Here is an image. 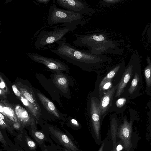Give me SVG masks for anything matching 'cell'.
<instances>
[{
    "label": "cell",
    "mask_w": 151,
    "mask_h": 151,
    "mask_svg": "<svg viewBox=\"0 0 151 151\" xmlns=\"http://www.w3.org/2000/svg\"><path fill=\"white\" fill-rule=\"evenodd\" d=\"M7 94L5 92L0 89V96L1 99H4L7 98Z\"/></svg>",
    "instance_id": "obj_32"
},
{
    "label": "cell",
    "mask_w": 151,
    "mask_h": 151,
    "mask_svg": "<svg viewBox=\"0 0 151 151\" xmlns=\"http://www.w3.org/2000/svg\"><path fill=\"white\" fill-rule=\"evenodd\" d=\"M28 57L32 60L44 65L48 68L58 71H68L66 64L58 60L47 57L37 53H29Z\"/></svg>",
    "instance_id": "obj_7"
},
{
    "label": "cell",
    "mask_w": 151,
    "mask_h": 151,
    "mask_svg": "<svg viewBox=\"0 0 151 151\" xmlns=\"http://www.w3.org/2000/svg\"><path fill=\"white\" fill-rule=\"evenodd\" d=\"M0 89L1 90L7 94L9 93V90L6 86V83L1 75L0 76Z\"/></svg>",
    "instance_id": "obj_25"
},
{
    "label": "cell",
    "mask_w": 151,
    "mask_h": 151,
    "mask_svg": "<svg viewBox=\"0 0 151 151\" xmlns=\"http://www.w3.org/2000/svg\"></svg>",
    "instance_id": "obj_38"
},
{
    "label": "cell",
    "mask_w": 151,
    "mask_h": 151,
    "mask_svg": "<svg viewBox=\"0 0 151 151\" xmlns=\"http://www.w3.org/2000/svg\"><path fill=\"white\" fill-rule=\"evenodd\" d=\"M111 128L113 149H114L116 147V139L117 133V124L116 119L113 117H111Z\"/></svg>",
    "instance_id": "obj_22"
},
{
    "label": "cell",
    "mask_w": 151,
    "mask_h": 151,
    "mask_svg": "<svg viewBox=\"0 0 151 151\" xmlns=\"http://www.w3.org/2000/svg\"><path fill=\"white\" fill-rule=\"evenodd\" d=\"M59 6L66 10L80 14L83 15H91L96 11L92 9L85 0H57Z\"/></svg>",
    "instance_id": "obj_6"
},
{
    "label": "cell",
    "mask_w": 151,
    "mask_h": 151,
    "mask_svg": "<svg viewBox=\"0 0 151 151\" xmlns=\"http://www.w3.org/2000/svg\"><path fill=\"white\" fill-rule=\"evenodd\" d=\"M0 112L13 123L19 122L16 115L13 105L7 100H0Z\"/></svg>",
    "instance_id": "obj_16"
},
{
    "label": "cell",
    "mask_w": 151,
    "mask_h": 151,
    "mask_svg": "<svg viewBox=\"0 0 151 151\" xmlns=\"http://www.w3.org/2000/svg\"><path fill=\"white\" fill-rule=\"evenodd\" d=\"M122 1V0H102L100 1L99 3L103 6L109 7Z\"/></svg>",
    "instance_id": "obj_23"
},
{
    "label": "cell",
    "mask_w": 151,
    "mask_h": 151,
    "mask_svg": "<svg viewBox=\"0 0 151 151\" xmlns=\"http://www.w3.org/2000/svg\"><path fill=\"white\" fill-rule=\"evenodd\" d=\"M64 37L57 41V47L51 50L52 52L82 70L90 72L100 73L103 72L107 64L112 59L104 55H97L89 50L78 49L66 41Z\"/></svg>",
    "instance_id": "obj_1"
},
{
    "label": "cell",
    "mask_w": 151,
    "mask_h": 151,
    "mask_svg": "<svg viewBox=\"0 0 151 151\" xmlns=\"http://www.w3.org/2000/svg\"><path fill=\"white\" fill-rule=\"evenodd\" d=\"M127 98H122L119 99L116 101L117 106L119 107H122L125 105V104L127 102Z\"/></svg>",
    "instance_id": "obj_28"
},
{
    "label": "cell",
    "mask_w": 151,
    "mask_h": 151,
    "mask_svg": "<svg viewBox=\"0 0 151 151\" xmlns=\"http://www.w3.org/2000/svg\"><path fill=\"white\" fill-rule=\"evenodd\" d=\"M118 46V42L111 38L96 44L88 50L97 55L116 54L120 50Z\"/></svg>",
    "instance_id": "obj_9"
},
{
    "label": "cell",
    "mask_w": 151,
    "mask_h": 151,
    "mask_svg": "<svg viewBox=\"0 0 151 151\" xmlns=\"http://www.w3.org/2000/svg\"><path fill=\"white\" fill-rule=\"evenodd\" d=\"M32 132L33 136L38 139L43 140L45 138V136L44 134L40 131H35L32 130Z\"/></svg>",
    "instance_id": "obj_27"
},
{
    "label": "cell",
    "mask_w": 151,
    "mask_h": 151,
    "mask_svg": "<svg viewBox=\"0 0 151 151\" xmlns=\"http://www.w3.org/2000/svg\"><path fill=\"white\" fill-rule=\"evenodd\" d=\"M50 0H36V1L40 3H43L44 4H47Z\"/></svg>",
    "instance_id": "obj_34"
},
{
    "label": "cell",
    "mask_w": 151,
    "mask_h": 151,
    "mask_svg": "<svg viewBox=\"0 0 151 151\" xmlns=\"http://www.w3.org/2000/svg\"><path fill=\"white\" fill-rule=\"evenodd\" d=\"M47 20L49 25L63 24L60 25L69 27L73 31L78 25H83L85 23L83 15L58 8L54 4L50 6Z\"/></svg>",
    "instance_id": "obj_2"
},
{
    "label": "cell",
    "mask_w": 151,
    "mask_h": 151,
    "mask_svg": "<svg viewBox=\"0 0 151 151\" xmlns=\"http://www.w3.org/2000/svg\"><path fill=\"white\" fill-rule=\"evenodd\" d=\"M13 105L17 119L23 127L28 126L31 124L32 116L27 110L19 105Z\"/></svg>",
    "instance_id": "obj_15"
},
{
    "label": "cell",
    "mask_w": 151,
    "mask_h": 151,
    "mask_svg": "<svg viewBox=\"0 0 151 151\" xmlns=\"http://www.w3.org/2000/svg\"><path fill=\"white\" fill-rule=\"evenodd\" d=\"M15 84L23 96L35 107L38 111L41 113V108L31 87L19 81L17 82Z\"/></svg>",
    "instance_id": "obj_12"
},
{
    "label": "cell",
    "mask_w": 151,
    "mask_h": 151,
    "mask_svg": "<svg viewBox=\"0 0 151 151\" xmlns=\"http://www.w3.org/2000/svg\"><path fill=\"white\" fill-rule=\"evenodd\" d=\"M125 67L124 61H122L117 64L108 73L101 81L99 86V90L101 91L105 84L112 80L118 72L124 70Z\"/></svg>",
    "instance_id": "obj_20"
},
{
    "label": "cell",
    "mask_w": 151,
    "mask_h": 151,
    "mask_svg": "<svg viewBox=\"0 0 151 151\" xmlns=\"http://www.w3.org/2000/svg\"><path fill=\"white\" fill-rule=\"evenodd\" d=\"M147 65L144 70L143 73L146 91L151 92V62L149 57L147 58Z\"/></svg>",
    "instance_id": "obj_21"
},
{
    "label": "cell",
    "mask_w": 151,
    "mask_h": 151,
    "mask_svg": "<svg viewBox=\"0 0 151 151\" xmlns=\"http://www.w3.org/2000/svg\"><path fill=\"white\" fill-rule=\"evenodd\" d=\"M55 75L53 82L61 91L67 93L69 91V81L67 77L60 71Z\"/></svg>",
    "instance_id": "obj_18"
},
{
    "label": "cell",
    "mask_w": 151,
    "mask_h": 151,
    "mask_svg": "<svg viewBox=\"0 0 151 151\" xmlns=\"http://www.w3.org/2000/svg\"><path fill=\"white\" fill-rule=\"evenodd\" d=\"M0 141L4 145H6V141L1 131H0Z\"/></svg>",
    "instance_id": "obj_31"
},
{
    "label": "cell",
    "mask_w": 151,
    "mask_h": 151,
    "mask_svg": "<svg viewBox=\"0 0 151 151\" xmlns=\"http://www.w3.org/2000/svg\"><path fill=\"white\" fill-rule=\"evenodd\" d=\"M12 88L16 96L22 102L29 113L35 119H38L41 113L38 111L35 107L23 96L15 84L13 85Z\"/></svg>",
    "instance_id": "obj_14"
},
{
    "label": "cell",
    "mask_w": 151,
    "mask_h": 151,
    "mask_svg": "<svg viewBox=\"0 0 151 151\" xmlns=\"http://www.w3.org/2000/svg\"><path fill=\"white\" fill-rule=\"evenodd\" d=\"M133 122L132 119L128 122L127 116H125L123 123L120 126L117 133L118 137L120 139L124 149L128 150L132 146L131 138Z\"/></svg>",
    "instance_id": "obj_10"
},
{
    "label": "cell",
    "mask_w": 151,
    "mask_h": 151,
    "mask_svg": "<svg viewBox=\"0 0 151 151\" xmlns=\"http://www.w3.org/2000/svg\"><path fill=\"white\" fill-rule=\"evenodd\" d=\"M25 140L30 150H34L36 149V143L29 136L27 135L25 136Z\"/></svg>",
    "instance_id": "obj_24"
},
{
    "label": "cell",
    "mask_w": 151,
    "mask_h": 151,
    "mask_svg": "<svg viewBox=\"0 0 151 151\" xmlns=\"http://www.w3.org/2000/svg\"><path fill=\"white\" fill-rule=\"evenodd\" d=\"M122 149L123 147L121 145L119 144L114 149H113L112 151H120Z\"/></svg>",
    "instance_id": "obj_33"
},
{
    "label": "cell",
    "mask_w": 151,
    "mask_h": 151,
    "mask_svg": "<svg viewBox=\"0 0 151 151\" xmlns=\"http://www.w3.org/2000/svg\"><path fill=\"white\" fill-rule=\"evenodd\" d=\"M118 85V83L108 90L99 101L101 116L104 115L110 108Z\"/></svg>",
    "instance_id": "obj_13"
},
{
    "label": "cell",
    "mask_w": 151,
    "mask_h": 151,
    "mask_svg": "<svg viewBox=\"0 0 151 151\" xmlns=\"http://www.w3.org/2000/svg\"><path fill=\"white\" fill-rule=\"evenodd\" d=\"M0 127L2 129H7L12 132L13 127L9 124L6 123L3 120L0 118Z\"/></svg>",
    "instance_id": "obj_26"
},
{
    "label": "cell",
    "mask_w": 151,
    "mask_h": 151,
    "mask_svg": "<svg viewBox=\"0 0 151 151\" xmlns=\"http://www.w3.org/2000/svg\"><path fill=\"white\" fill-rule=\"evenodd\" d=\"M143 87L140 64L137 67L130 86L127 90V97L130 99L135 98L140 95V90Z\"/></svg>",
    "instance_id": "obj_11"
},
{
    "label": "cell",
    "mask_w": 151,
    "mask_h": 151,
    "mask_svg": "<svg viewBox=\"0 0 151 151\" xmlns=\"http://www.w3.org/2000/svg\"><path fill=\"white\" fill-rule=\"evenodd\" d=\"M140 64L139 58L137 56L131 57L129 63L125 66L122 78L118 83L115 98L120 97L125 91L126 88L128 89L134 77L136 70Z\"/></svg>",
    "instance_id": "obj_4"
},
{
    "label": "cell",
    "mask_w": 151,
    "mask_h": 151,
    "mask_svg": "<svg viewBox=\"0 0 151 151\" xmlns=\"http://www.w3.org/2000/svg\"><path fill=\"white\" fill-rule=\"evenodd\" d=\"M50 132L64 147L73 151H78L76 147L68 137L62 132L58 130L51 128Z\"/></svg>",
    "instance_id": "obj_17"
},
{
    "label": "cell",
    "mask_w": 151,
    "mask_h": 151,
    "mask_svg": "<svg viewBox=\"0 0 151 151\" xmlns=\"http://www.w3.org/2000/svg\"><path fill=\"white\" fill-rule=\"evenodd\" d=\"M111 81L112 80H111L106 83L102 87L100 91H101L102 90L104 91L105 90L108 89H109L110 88H110V87L111 85Z\"/></svg>",
    "instance_id": "obj_30"
},
{
    "label": "cell",
    "mask_w": 151,
    "mask_h": 151,
    "mask_svg": "<svg viewBox=\"0 0 151 151\" xmlns=\"http://www.w3.org/2000/svg\"><path fill=\"white\" fill-rule=\"evenodd\" d=\"M71 123L75 126H78L79 124L78 123V122L75 119H72L71 120Z\"/></svg>",
    "instance_id": "obj_35"
},
{
    "label": "cell",
    "mask_w": 151,
    "mask_h": 151,
    "mask_svg": "<svg viewBox=\"0 0 151 151\" xmlns=\"http://www.w3.org/2000/svg\"><path fill=\"white\" fill-rule=\"evenodd\" d=\"M76 39L72 42L75 45L87 48L89 50L96 44L110 39L107 33H100L84 35L75 34Z\"/></svg>",
    "instance_id": "obj_5"
},
{
    "label": "cell",
    "mask_w": 151,
    "mask_h": 151,
    "mask_svg": "<svg viewBox=\"0 0 151 151\" xmlns=\"http://www.w3.org/2000/svg\"><path fill=\"white\" fill-rule=\"evenodd\" d=\"M37 96L44 108L50 114L59 118V114L54 104L43 94L37 92Z\"/></svg>",
    "instance_id": "obj_19"
},
{
    "label": "cell",
    "mask_w": 151,
    "mask_h": 151,
    "mask_svg": "<svg viewBox=\"0 0 151 151\" xmlns=\"http://www.w3.org/2000/svg\"><path fill=\"white\" fill-rule=\"evenodd\" d=\"M12 126L15 129L18 130L21 128V127H24L19 122L13 123Z\"/></svg>",
    "instance_id": "obj_29"
},
{
    "label": "cell",
    "mask_w": 151,
    "mask_h": 151,
    "mask_svg": "<svg viewBox=\"0 0 151 151\" xmlns=\"http://www.w3.org/2000/svg\"><path fill=\"white\" fill-rule=\"evenodd\" d=\"M73 31L68 26L54 28L52 31L43 30L38 35L35 46L38 50L46 49L57 41L62 40L68 32Z\"/></svg>",
    "instance_id": "obj_3"
},
{
    "label": "cell",
    "mask_w": 151,
    "mask_h": 151,
    "mask_svg": "<svg viewBox=\"0 0 151 151\" xmlns=\"http://www.w3.org/2000/svg\"><path fill=\"white\" fill-rule=\"evenodd\" d=\"M104 145L105 142L104 141L102 143L98 151H103Z\"/></svg>",
    "instance_id": "obj_36"
},
{
    "label": "cell",
    "mask_w": 151,
    "mask_h": 151,
    "mask_svg": "<svg viewBox=\"0 0 151 151\" xmlns=\"http://www.w3.org/2000/svg\"><path fill=\"white\" fill-rule=\"evenodd\" d=\"M90 107V117L93 128L97 138L99 139L101 115L99 101L96 96H93L91 98Z\"/></svg>",
    "instance_id": "obj_8"
},
{
    "label": "cell",
    "mask_w": 151,
    "mask_h": 151,
    "mask_svg": "<svg viewBox=\"0 0 151 151\" xmlns=\"http://www.w3.org/2000/svg\"><path fill=\"white\" fill-rule=\"evenodd\" d=\"M16 151H23L20 150H17Z\"/></svg>",
    "instance_id": "obj_37"
}]
</instances>
